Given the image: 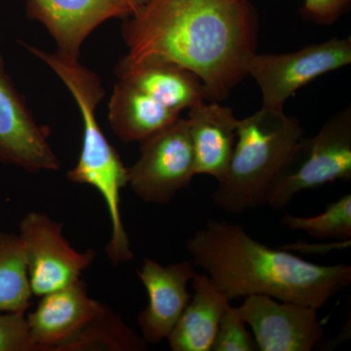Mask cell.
I'll list each match as a JSON object with an SVG mask.
<instances>
[{
    "label": "cell",
    "instance_id": "6da1fadb",
    "mask_svg": "<svg viewBox=\"0 0 351 351\" xmlns=\"http://www.w3.org/2000/svg\"><path fill=\"white\" fill-rule=\"evenodd\" d=\"M258 27L251 0H152L124 19L121 36L127 57L179 64L219 103L248 76Z\"/></svg>",
    "mask_w": 351,
    "mask_h": 351
},
{
    "label": "cell",
    "instance_id": "7a4b0ae2",
    "mask_svg": "<svg viewBox=\"0 0 351 351\" xmlns=\"http://www.w3.org/2000/svg\"><path fill=\"white\" fill-rule=\"evenodd\" d=\"M186 249L230 302L262 295L319 309L351 283L350 265H316L270 248L230 221L208 219Z\"/></svg>",
    "mask_w": 351,
    "mask_h": 351
},
{
    "label": "cell",
    "instance_id": "3957f363",
    "mask_svg": "<svg viewBox=\"0 0 351 351\" xmlns=\"http://www.w3.org/2000/svg\"><path fill=\"white\" fill-rule=\"evenodd\" d=\"M20 44L52 69L75 99L82 117V147L77 163L66 177L75 184H88L99 191L112 226V235L106 247L108 258L115 265L130 262L134 254L120 207L121 191L128 184V176L119 152L110 144L97 119V107L106 95L101 78L78 59L47 52L25 41Z\"/></svg>",
    "mask_w": 351,
    "mask_h": 351
},
{
    "label": "cell",
    "instance_id": "277c9868",
    "mask_svg": "<svg viewBox=\"0 0 351 351\" xmlns=\"http://www.w3.org/2000/svg\"><path fill=\"white\" fill-rule=\"evenodd\" d=\"M304 137L301 121L284 110L262 107L239 119L232 158L212 195L214 204L233 215L265 206L274 182Z\"/></svg>",
    "mask_w": 351,
    "mask_h": 351
},
{
    "label": "cell",
    "instance_id": "5b68a950",
    "mask_svg": "<svg viewBox=\"0 0 351 351\" xmlns=\"http://www.w3.org/2000/svg\"><path fill=\"white\" fill-rule=\"evenodd\" d=\"M351 179V108L332 115L311 138H302L274 182L267 206L282 210L302 191Z\"/></svg>",
    "mask_w": 351,
    "mask_h": 351
},
{
    "label": "cell",
    "instance_id": "8992f818",
    "mask_svg": "<svg viewBox=\"0 0 351 351\" xmlns=\"http://www.w3.org/2000/svg\"><path fill=\"white\" fill-rule=\"evenodd\" d=\"M351 63V38H334L285 54L252 56L247 75L257 82L263 108L284 110L286 101L320 76Z\"/></svg>",
    "mask_w": 351,
    "mask_h": 351
},
{
    "label": "cell",
    "instance_id": "52a82bcc",
    "mask_svg": "<svg viewBox=\"0 0 351 351\" xmlns=\"http://www.w3.org/2000/svg\"><path fill=\"white\" fill-rule=\"evenodd\" d=\"M140 144V157L127 168L128 184L145 202L167 204L196 175L188 119L180 117Z\"/></svg>",
    "mask_w": 351,
    "mask_h": 351
},
{
    "label": "cell",
    "instance_id": "ba28073f",
    "mask_svg": "<svg viewBox=\"0 0 351 351\" xmlns=\"http://www.w3.org/2000/svg\"><path fill=\"white\" fill-rule=\"evenodd\" d=\"M32 295L43 297L77 282L96 258L93 250L75 251L63 235V225L43 212H31L20 223Z\"/></svg>",
    "mask_w": 351,
    "mask_h": 351
},
{
    "label": "cell",
    "instance_id": "9c48e42d",
    "mask_svg": "<svg viewBox=\"0 0 351 351\" xmlns=\"http://www.w3.org/2000/svg\"><path fill=\"white\" fill-rule=\"evenodd\" d=\"M49 128L38 123L0 55V163L31 173L60 169Z\"/></svg>",
    "mask_w": 351,
    "mask_h": 351
},
{
    "label": "cell",
    "instance_id": "30bf717a",
    "mask_svg": "<svg viewBox=\"0 0 351 351\" xmlns=\"http://www.w3.org/2000/svg\"><path fill=\"white\" fill-rule=\"evenodd\" d=\"M237 309L260 351H311L324 336L313 307L254 295Z\"/></svg>",
    "mask_w": 351,
    "mask_h": 351
},
{
    "label": "cell",
    "instance_id": "8fae6325",
    "mask_svg": "<svg viewBox=\"0 0 351 351\" xmlns=\"http://www.w3.org/2000/svg\"><path fill=\"white\" fill-rule=\"evenodd\" d=\"M25 13L47 29L56 52L78 60L95 29L107 21L130 17L119 0H27Z\"/></svg>",
    "mask_w": 351,
    "mask_h": 351
},
{
    "label": "cell",
    "instance_id": "7c38bea8",
    "mask_svg": "<svg viewBox=\"0 0 351 351\" xmlns=\"http://www.w3.org/2000/svg\"><path fill=\"white\" fill-rule=\"evenodd\" d=\"M195 267L189 261L163 267L145 258L137 270L149 297V304L138 316V327L147 343H160L170 336L191 301L188 284L196 274Z\"/></svg>",
    "mask_w": 351,
    "mask_h": 351
},
{
    "label": "cell",
    "instance_id": "4fadbf2b",
    "mask_svg": "<svg viewBox=\"0 0 351 351\" xmlns=\"http://www.w3.org/2000/svg\"><path fill=\"white\" fill-rule=\"evenodd\" d=\"M40 298L25 317L36 350L57 351L106 306L89 297L86 284L80 279Z\"/></svg>",
    "mask_w": 351,
    "mask_h": 351
},
{
    "label": "cell",
    "instance_id": "5bb4252c",
    "mask_svg": "<svg viewBox=\"0 0 351 351\" xmlns=\"http://www.w3.org/2000/svg\"><path fill=\"white\" fill-rule=\"evenodd\" d=\"M115 75L117 80L131 83L172 112L181 113L208 101L206 88L200 78L171 62L135 61L124 56L115 66Z\"/></svg>",
    "mask_w": 351,
    "mask_h": 351
},
{
    "label": "cell",
    "instance_id": "9a60e30c",
    "mask_svg": "<svg viewBox=\"0 0 351 351\" xmlns=\"http://www.w3.org/2000/svg\"><path fill=\"white\" fill-rule=\"evenodd\" d=\"M188 120L196 175L221 181L232 158L239 119L218 101H203L189 110Z\"/></svg>",
    "mask_w": 351,
    "mask_h": 351
},
{
    "label": "cell",
    "instance_id": "2e32d148",
    "mask_svg": "<svg viewBox=\"0 0 351 351\" xmlns=\"http://www.w3.org/2000/svg\"><path fill=\"white\" fill-rule=\"evenodd\" d=\"M191 282L195 294L167 339L173 351H211L230 301L207 274L196 272Z\"/></svg>",
    "mask_w": 351,
    "mask_h": 351
},
{
    "label": "cell",
    "instance_id": "e0dca14e",
    "mask_svg": "<svg viewBox=\"0 0 351 351\" xmlns=\"http://www.w3.org/2000/svg\"><path fill=\"white\" fill-rule=\"evenodd\" d=\"M180 113L164 108L131 83L117 80L108 101V119L122 142L141 143L167 128Z\"/></svg>",
    "mask_w": 351,
    "mask_h": 351
},
{
    "label": "cell",
    "instance_id": "ac0fdd59",
    "mask_svg": "<svg viewBox=\"0 0 351 351\" xmlns=\"http://www.w3.org/2000/svg\"><path fill=\"white\" fill-rule=\"evenodd\" d=\"M145 350L147 343L144 338L127 326L119 314L105 306L73 338L59 346L57 351Z\"/></svg>",
    "mask_w": 351,
    "mask_h": 351
},
{
    "label": "cell",
    "instance_id": "d6986e66",
    "mask_svg": "<svg viewBox=\"0 0 351 351\" xmlns=\"http://www.w3.org/2000/svg\"><path fill=\"white\" fill-rule=\"evenodd\" d=\"M32 295L22 240L0 232V313H25Z\"/></svg>",
    "mask_w": 351,
    "mask_h": 351
},
{
    "label": "cell",
    "instance_id": "ffe728a7",
    "mask_svg": "<svg viewBox=\"0 0 351 351\" xmlns=\"http://www.w3.org/2000/svg\"><path fill=\"white\" fill-rule=\"evenodd\" d=\"M281 223L292 232L306 233L319 239H351V195L341 196L327 205L323 213L299 217L285 213Z\"/></svg>",
    "mask_w": 351,
    "mask_h": 351
},
{
    "label": "cell",
    "instance_id": "44dd1931",
    "mask_svg": "<svg viewBox=\"0 0 351 351\" xmlns=\"http://www.w3.org/2000/svg\"><path fill=\"white\" fill-rule=\"evenodd\" d=\"M253 334L240 315L237 306H228L221 316L211 351H257Z\"/></svg>",
    "mask_w": 351,
    "mask_h": 351
},
{
    "label": "cell",
    "instance_id": "7402d4cb",
    "mask_svg": "<svg viewBox=\"0 0 351 351\" xmlns=\"http://www.w3.org/2000/svg\"><path fill=\"white\" fill-rule=\"evenodd\" d=\"M36 350L25 313H0V351Z\"/></svg>",
    "mask_w": 351,
    "mask_h": 351
},
{
    "label": "cell",
    "instance_id": "603a6c76",
    "mask_svg": "<svg viewBox=\"0 0 351 351\" xmlns=\"http://www.w3.org/2000/svg\"><path fill=\"white\" fill-rule=\"evenodd\" d=\"M350 3L351 0H304L302 17L314 24L330 25L348 12Z\"/></svg>",
    "mask_w": 351,
    "mask_h": 351
},
{
    "label": "cell",
    "instance_id": "cb8c5ba5",
    "mask_svg": "<svg viewBox=\"0 0 351 351\" xmlns=\"http://www.w3.org/2000/svg\"><path fill=\"white\" fill-rule=\"evenodd\" d=\"M119 1L128 9L131 16L144 8L152 0H119Z\"/></svg>",
    "mask_w": 351,
    "mask_h": 351
}]
</instances>
